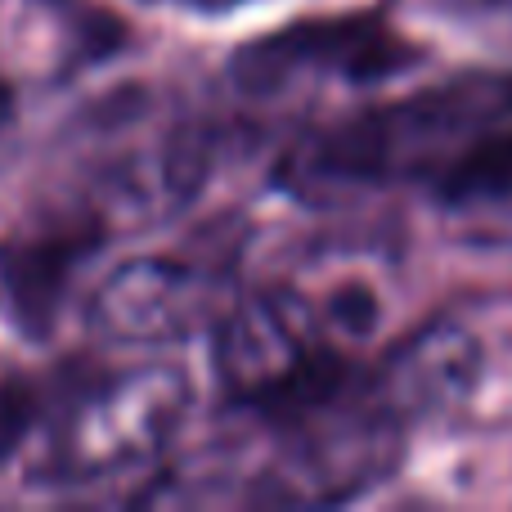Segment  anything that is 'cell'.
I'll use <instances>...</instances> for the list:
<instances>
[{
	"mask_svg": "<svg viewBox=\"0 0 512 512\" xmlns=\"http://www.w3.org/2000/svg\"><path fill=\"white\" fill-rule=\"evenodd\" d=\"M189 9H203V14H225V9H239L248 0H185Z\"/></svg>",
	"mask_w": 512,
	"mask_h": 512,
	"instance_id": "12",
	"label": "cell"
},
{
	"mask_svg": "<svg viewBox=\"0 0 512 512\" xmlns=\"http://www.w3.org/2000/svg\"><path fill=\"white\" fill-rule=\"evenodd\" d=\"M221 279L198 265L167 261V256H140L126 261L95 288L86 319L108 342H185L225 315Z\"/></svg>",
	"mask_w": 512,
	"mask_h": 512,
	"instance_id": "6",
	"label": "cell"
},
{
	"mask_svg": "<svg viewBox=\"0 0 512 512\" xmlns=\"http://www.w3.org/2000/svg\"><path fill=\"white\" fill-rule=\"evenodd\" d=\"M423 59L414 41L396 32L387 18H306L248 41L230 59V81L248 99H274L301 81L342 77L351 86H373L409 72Z\"/></svg>",
	"mask_w": 512,
	"mask_h": 512,
	"instance_id": "5",
	"label": "cell"
},
{
	"mask_svg": "<svg viewBox=\"0 0 512 512\" xmlns=\"http://www.w3.org/2000/svg\"><path fill=\"white\" fill-rule=\"evenodd\" d=\"M194 387L171 364L126 369L72 391L45 441L54 481H99L153 463L185 427Z\"/></svg>",
	"mask_w": 512,
	"mask_h": 512,
	"instance_id": "3",
	"label": "cell"
},
{
	"mask_svg": "<svg viewBox=\"0 0 512 512\" xmlns=\"http://www.w3.org/2000/svg\"><path fill=\"white\" fill-rule=\"evenodd\" d=\"M9 122H14V90L0 81V135L9 131Z\"/></svg>",
	"mask_w": 512,
	"mask_h": 512,
	"instance_id": "13",
	"label": "cell"
},
{
	"mask_svg": "<svg viewBox=\"0 0 512 512\" xmlns=\"http://www.w3.org/2000/svg\"><path fill=\"white\" fill-rule=\"evenodd\" d=\"M216 378L239 405L292 423L355 387L351 364L315 337V315L292 292H265L216 319Z\"/></svg>",
	"mask_w": 512,
	"mask_h": 512,
	"instance_id": "2",
	"label": "cell"
},
{
	"mask_svg": "<svg viewBox=\"0 0 512 512\" xmlns=\"http://www.w3.org/2000/svg\"><path fill=\"white\" fill-rule=\"evenodd\" d=\"M432 203L463 248H512V122L472 140L432 180Z\"/></svg>",
	"mask_w": 512,
	"mask_h": 512,
	"instance_id": "8",
	"label": "cell"
},
{
	"mask_svg": "<svg viewBox=\"0 0 512 512\" xmlns=\"http://www.w3.org/2000/svg\"><path fill=\"white\" fill-rule=\"evenodd\" d=\"M90 248H95L90 234L86 239L59 234V239L5 243L0 248V319H9L23 337H45L63 306L72 270Z\"/></svg>",
	"mask_w": 512,
	"mask_h": 512,
	"instance_id": "9",
	"label": "cell"
},
{
	"mask_svg": "<svg viewBox=\"0 0 512 512\" xmlns=\"http://www.w3.org/2000/svg\"><path fill=\"white\" fill-rule=\"evenodd\" d=\"M512 122V72H459L405 99L310 131L279 162V185L306 207H351L391 185H432L472 140Z\"/></svg>",
	"mask_w": 512,
	"mask_h": 512,
	"instance_id": "1",
	"label": "cell"
},
{
	"mask_svg": "<svg viewBox=\"0 0 512 512\" xmlns=\"http://www.w3.org/2000/svg\"><path fill=\"white\" fill-rule=\"evenodd\" d=\"M432 14L477 32L481 41L512 50V0H427Z\"/></svg>",
	"mask_w": 512,
	"mask_h": 512,
	"instance_id": "10",
	"label": "cell"
},
{
	"mask_svg": "<svg viewBox=\"0 0 512 512\" xmlns=\"http://www.w3.org/2000/svg\"><path fill=\"white\" fill-rule=\"evenodd\" d=\"M481 378V342L459 319H432L396 342L382 364L364 378L373 405L405 427L454 409Z\"/></svg>",
	"mask_w": 512,
	"mask_h": 512,
	"instance_id": "7",
	"label": "cell"
},
{
	"mask_svg": "<svg viewBox=\"0 0 512 512\" xmlns=\"http://www.w3.org/2000/svg\"><path fill=\"white\" fill-rule=\"evenodd\" d=\"M405 432L409 427L373 405L360 382L346 396L279 427V450L256 477L252 499L283 508H324L360 499L400 468Z\"/></svg>",
	"mask_w": 512,
	"mask_h": 512,
	"instance_id": "4",
	"label": "cell"
},
{
	"mask_svg": "<svg viewBox=\"0 0 512 512\" xmlns=\"http://www.w3.org/2000/svg\"><path fill=\"white\" fill-rule=\"evenodd\" d=\"M333 319H337V328L342 333H355V337H364L373 328V319H378V306H373V297L369 292H337L333 297Z\"/></svg>",
	"mask_w": 512,
	"mask_h": 512,
	"instance_id": "11",
	"label": "cell"
}]
</instances>
